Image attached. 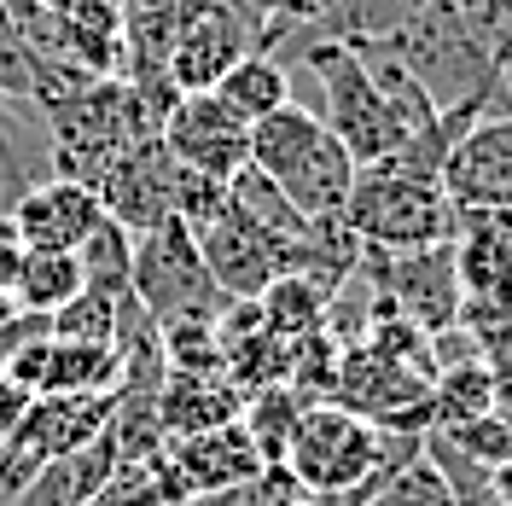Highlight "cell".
<instances>
[{"instance_id": "obj_23", "label": "cell", "mask_w": 512, "mask_h": 506, "mask_svg": "<svg viewBox=\"0 0 512 506\" xmlns=\"http://www.w3.org/2000/svg\"><path fill=\"white\" fill-rule=\"evenodd\" d=\"M303 408H309V402H303L291 384H262V390H251V396L239 402V425L251 431L262 466H280V460H286V443H291V431H297V419H303Z\"/></svg>"}, {"instance_id": "obj_32", "label": "cell", "mask_w": 512, "mask_h": 506, "mask_svg": "<svg viewBox=\"0 0 512 506\" xmlns=\"http://www.w3.org/2000/svg\"><path fill=\"white\" fill-rule=\"evenodd\" d=\"M187 506H274V466L251 483H233V489H216V495H198Z\"/></svg>"}, {"instance_id": "obj_1", "label": "cell", "mask_w": 512, "mask_h": 506, "mask_svg": "<svg viewBox=\"0 0 512 506\" xmlns=\"http://www.w3.org/2000/svg\"><path fill=\"white\" fill-rule=\"evenodd\" d=\"M419 448L425 437L414 431H379L373 419L338 402H309L286 443L280 472L326 506H367Z\"/></svg>"}, {"instance_id": "obj_16", "label": "cell", "mask_w": 512, "mask_h": 506, "mask_svg": "<svg viewBox=\"0 0 512 506\" xmlns=\"http://www.w3.org/2000/svg\"><path fill=\"white\" fill-rule=\"evenodd\" d=\"M53 175V134L35 99H0V216Z\"/></svg>"}, {"instance_id": "obj_25", "label": "cell", "mask_w": 512, "mask_h": 506, "mask_svg": "<svg viewBox=\"0 0 512 506\" xmlns=\"http://www.w3.org/2000/svg\"><path fill=\"white\" fill-rule=\"evenodd\" d=\"M76 262H82V285L99 291V297H128V262H134V233L123 222H105L76 245Z\"/></svg>"}, {"instance_id": "obj_20", "label": "cell", "mask_w": 512, "mask_h": 506, "mask_svg": "<svg viewBox=\"0 0 512 506\" xmlns=\"http://www.w3.org/2000/svg\"><path fill=\"white\" fill-rule=\"evenodd\" d=\"M210 94L222 99L227 111H239L245 123H262L268 111L291 105V70L280 64V53H245Z\"/></svg>"}, {"instance_id": "obj_9", "label": "cell", "mask_w": 512, "mask_h": 506, "mask_svg": "<svg viewBox=\"0 0 512 506\" xmlns=\"http://www.w3.org/2000/svg\"><path fill=\"white\" fill-rule=\"evenodd\" d=\"M146 466H152V477H158V489L169 506L216 495V489H233V483H251V477L268 472L256 443H251V431L239 419L210 425V431H192V437H169Z\"/></svg>"}, {"instance_id": "obj_37", "label": "cell", "mask_w": 512, "mask_h": 506, "mask_svg": "<svg viewBox=\"0 0 512 506\" xmlns=\"http://www.w3.org/2000/svg\"><path fill=\"white\" fill-rule=\"evenodd\" d=\"M489 477H495V495H501V506H512V454H507V460H501Z\"/></svg>"}, {"instance_id": "obj_29", "label": "cell", "mask_w": 512, "mask_h": 506, "mask_svg": "<svg viewBox=\"0 0 512 506\" xmlns=\"http://www.w3.org/2000/svg\"><path fill=\"white\" fill-rule=\"evenodd\" d=\"M88 506H169V501H163V489L146 460H123L117 472L99 483V495Z\"/></svg>"}, {"instance_id": "obj_19", "label": "cell", "mask_w": 512, "mask_h": 506, "mask_svg": "<svg viewBox=\"0 0 512 506\" xmlns=\"http://www.w3.org/2000/svg\"><path fill=\"white\" fill-rule=\"evenodd\" d=\"M88 76H123V0H47Z\"/></svg>"}, {"instance_id": "obj_21", "label": "cell", "mask_w": 512, "mask_h": 506, "mask_svg": "<svg viewBox=\"0 0 512 506\" xmlns=\"http://www.w3.org/2000/svg\"><path fill=\"white\" fill-rule=\"evenodd\" d=\"M117 373H123L117 344H64V338H53L41 396H111Z\"/></svg>"}, {"instance_id": "obj_31", "label": "cell", "mask_w": 512, "mask_h": 506, "mask_svg": "<svg viewBox=\"0 0 512 506\" xmlns=\"http://www.w3.org/2000/svg\"><path fill=\"white\" fill-rule=\"evenodd\" d=\"M332 6H338V0H274V6H268V24H262V41H256V53H274L291 30L320 24Z\"/></svg>"}, {"instance_id": "obj_24", "label": "cell", "mask_w": 512, "mask_h": 506, "mask_svg": "<svg viewBox=\"0 0 512 506\" xmlns=\"http://www.w3.org/2000/svg\"><path fill=\"white\" fill-rule=\"evenodd\" d=\"M76 291H82V262H76V251H24V268H18V285H12V303L18 309L53 315Z\"/></svg>"}, {"instance_id": "obj_40", "label": "cell", "mask_w": 512, "mask_h": 506, "mask_svg": "<svg viewBox=\"0 0 512 506\" xmlns=\"http://www.w3.org/2000/svg\"><path fill=\"white\" fill-rule=\"evenodd\" d=\"M0 506H6V501H0Z\"/></svg>"}, {"instance_id": "obj_3", "label": "cell", "mask_w": 512, "mask_h": 506, "mask_svg": "<svg viewBox=\"0 0 512 506\" xmlns=\"http://www.w3.org/2000/svg\"><path fill=\"white\" fill-rule=\"evenodd\" d=\"M454 198L443 192L437 175H419L402 163H367L355 169L350 204H344V227L373 251H425V245H448L454 239Z\"/></svg>"}, {"instance_id": "obj_39", "label": "cell", "mask_w": 512, "mask_h": 506, "mask_svg": "<svg viewBox=\"0 0 512 506\" xmlns=\"http://www.w3.org/2000/svg\"><path fill=\"white\" fill-rule=\"evenodd\" d=\"M245 6H251L256 18H262V24H268V6H274V0H245Z\"/></svg>"}, {"instance_id": "obj_17", "label": "cell", "mask_w": 512, "mask_h": 506, "mask_svg": "<svg viewBox=\"0 0 512 506\" xmlns=\"http://www.w3.org/2000/svg\"><path fill=\"white\" fill-rule=\"evenodd\" d=\"M117 466H123V460H117L111 431H99L88 448H76V454H64V460H47L6 506H88L99 495V483L117 472Z\"/></svg>"}, {"instance_id": "obj_27", "label": "cell", "mask_w": 512, "mask_h": 506, "mask_svg": "<svg viewBox=\"0 0 512 506\" xmlns=\"http://www.w3.org/2000/svg\"><path fill=\"white\" fill-rule=\"evenodd\" d=\"M367 506H460V501H454V489L443 483V472L431 466V454L419 448L414 460L390 477V483H384Z\"/></svg>"}, {"instance_id": "obj_35", "label": "cell", "mask_w": 512, "mask_h": 506, "mask_svg": "<svg viewBox=\"0 0 512 506\" xmlns=\"http://www.w3.org/2000/svg\"><path fill=\"white\" fill-rule=\"evenodd\" d=\"M274 506H326V501H315L309 489H297V483H291V477L274 466Z\"/></svg>"}, {"instance_id": "obj_4", "label": "cell", "mask_w": 512, "mask_h": 506, "mask_svg": "<svg viewBox=\"0 0 512 506\" xmlns=\"http://www.w3.org/2000/svg\"><path fill=\"white\" fill-rule=\"evenodd\" d=\"M297 47V64L320 82V123L338 134V146L355 158V169L390 158L402 146V128L390 117V99L379 94L367 59L350 41H326V35H286Z\"/></svg>"}, {"instance_id": "obj_10", "label": "cell", "mask_w": 512, "mask_h": 506, "mask_svg": "<svg viewBox=\"0 0 512 506\" xmlns=\"http://www.w3.org/2000/svg\"><path fill=\"white\" fill-rule=\"evenodd\" d=\"M192 239H198V256H204V268H210V280L227 303H256L286 274V245L268 239L233 198L204 227H192Z\"/></svg>"}, {"instance_id": "obj_42", "label": "cell", "mask_w": 512, "mask_h": 506, "mask_svg": "<svg viewBox=\"0 0 512 506\" xmlns=\"http://www.w3.org/2000/svg\"><path fill=\"white\" fill-rule=\"evenodd\" d=\"M181 506H187V501H181Z\"/></svg>"}, {"instance_id": "obj_5", "label": "cell", "mask_w": 512, "mask_h": 506, "mask_svg": "<svg viewBox=\"0 0 512 506\" xmlns=\"http://www.w3.org/2000/svg\"><path fill=\"white\" fill-rule=\"evenodd\" d=\"M379 47L396 53V64L431 94L437 111H454L466 99H501V88H495V53L448 12L443 0H425L414 18L390 41H379Z\"/></svg>"}, {"instance_id": "obj_11", "label": "cell", "mask_w": 512, "mask_h": 506, "mask_svg": "<svg viewBox=\"0 0 512 506\" xmlns=\"http://www.w3.org/2000/svg\"><path fill=\"white\" fill-rule=\"evenodd\" d=\"M158 140L181 169H198L210 181H233L251 163V123L227 111L216 94H181L158 123Z\"/></svg>"}, {"instance_id": "obj_28", "label": "cell", "mask_w": 512, "mask_h": 506, "mask_svg": "<svg viewBox=\"0 0 512 506\" xmlns=\"http://www.w3.org/2000/svg\"><path fill=\"white\" fill-rule=\"evenodd\" d=\"M0 94L6 99H35V64L24 47V30L12 18V6L0 0Z\"/></svg>"}, {"instance_id": "obj_6", "label": "cell", "mask_w": 512, "mask_h": 506, "mask_svg": "<svg viewBox=\"0 0 512 506\" xmlns=\"http://www.w3.org/2000/svg\"><path fill=\"white\" fill-rule=\"evenodd\" d=\"M128 291L146 315L158 320H222L227 297L216 291L204 256H198V239H192L187 222H158L146 233H134V262H128Z\"/></svg>"}, {"instance_id": "obj_26", "label": "cell", "mask_w": 512, "mask_h": 506, "mask_svg": "<svg viewBox=\"0 0 512 506\" xmlns=\"http://www.w3.org/2000/svg\"><path fill=\"white\" fill-rule=\"evenodd\" d=\"M53 338L64 344H111L117 338V297H99V291H76L70 303L53 309Z\"/></svg>"}, {"instance_id": "obj_30", "label": "cell", "mask_w": 512, "mask_h": 506, "mask_svg": "<svg viewBox=\"0 0 512 506\" xmlns=\"http://www.w3.org/2000/svg\"><path fill=\"white\" fill-rule=\"evenodd\" d=\"M466 332H472V349H478V361L501 379V373H512V309H501V315H478V320H460Z\"/></svg>"}, {"instance_id": "obj_14", "label": "cell", "mask_w": 512, "mask_h": 506, "mask_svg": "<svg viewBox=\"0 0 512 506\" xmlns=\"http://www.w3.org/2000/svg\"><path fill=\"white\" fill-rule=\"evenodd\" d=\"M94 192L111 222H123L128 233H146V227L175 216V158L163 152L158 134H146V140H134L123 158L99 175Z\"/></svg>"}, {"instance_id": "obj_8", "label": "cell", "mask_w": 512, "mask_h": 506, "mask_svg": "<svg viewBox=\"0 0 512 506\" xmlns=\"http://www.w3.org/2000/svg\"><path fill=\"white\" fill-rule=\"evenodd\" d=\"M361 274L373 285V303L414 320L419 332L460 326V274H454V239L425 251H373L361 245Z\"/></svg>"}, {"instance_id": "obj_15", "label": "cell", "mask_w": 512, "mask_h": 506, "mask_svg": "<svg viewBox=\"0 0 512 506\" xmlns=\"http://www.w3.org/2000/svg\"><path fill=\"white\" fill-rule=\"evenodd\" d=\"M12 222H18L24 251H76V245L105 222V204H99L94 187L64 181V175H47L41 187H30L12 204Z\"/></svg>"}, {"instance_id": "obj_13", "label": "cell", "mask_w": 512, "mask_h": 506, "mask_svg": "<svg viewBox=\"0 0 512 506\" xmlns=\"http://www.w3.org/2000/svg\"><path fill=\"white\" fill-rule=\"evenodd\" d=\"M443 192L454 210H512V111H489L443 158Z\"/></svg>"}, {"instance_id": "obj_22", "label": "cell", "mask_w": 512, "mask_h": 506, "mask_svg": "<svg viewBox=\"0 0 512 506\" xmlns=\"http://www.w3.org/2000/svg\"><path fill=\"white\" fill-rule=\"evenodd\" d=\"M495 413V373L483 361H448L431 373V431L489 419Z\"/></svg>"}, {"instance_id": "obj_12", "label": "cell", "mask_w": 512, "mask_h": 506, "mask_svg": "<svg viewBox=\"0 0 512 506\" xmlns=\"http://www.w3.org/2000/svg\"><path fill=\"white\" fill-rule=\"evenodd\" d=\"M256 41H262V18L251 6L245 0H216L210 12H198L187 30L175 35L163 70H169L175 94H210L245 53H256Z\"/></svg>"}, {"instance_id": "obj_34", "label": "cell", "mask_w": 512, "mask_h": 506, "mask_svg": "<svg viewBox=\"0 0 512 506\" xmlns=\"http://www.w3.org/2000/svg\"><path fill=\"white\" fill-rule=\"evenodd\" d=\"M24 408H30V390H18V384L6 379V384H0V443L12 437V425L24 419Z\"/></svg>"}, {"instance_id": "obj_33", "label": "cell", "mask_w": 512, "mask_h": 506, "mask_svg": "<svg viewBox=\"0 0 512 506\" xmlns=\"http://www.w3.org/2000/svg\"><path fill=\"white\" fill-rule=\"evenodd\" d=\"M18 268H24V239H18L12 216H0V291L18 285Z\"/></svg>"}, {"instance_id": "obj_41", "label": "cell", "mask_w": 512, "mask_h": 506, "mask_svg": "<svg viewBox=\"0 0 512 506\" xmlns=\"http://www.w3.org/2000/svg\"><path fill=\"white\" fill-rule=\"evenodd\" d=\"M0 99H6V94H0Z\"/></svg>"}, {"instance_id": "obj_38", "label": "cell", "mask_w": 512, "mask_h": 506, "mask_svg": "<svg viewBox=\"0 0 512 506\" xmlns=\"http://www.w3.org/2000/svg\"><path fill=\"white\" fill-rule=\"evenodd\" d=\"M12 309H18V303H12V291H0V332H6V320H12Z\"/></svg>"}, {"instance_id": "obj_7", "label": "cell", "mask_w": 512, "mask_h": 506, "mask_svg": "<svg viewBox=\"0 0 512 506\" xmlns=\"http://www.w3.org/2000/svg\"><path fill=\"white\" fill-rule=\"evenodd\" d=\"M326 402L373 419L379 431H414V437L431 431V373L373 344H344Z\"/></svg>"}, {"instance_id": "obj_36", "label": "cell", "mask_w": 512, "mask_h": 506, "mask_svg": "<svg viewBox=\"0 0 512 506\" xmlns=\"http://www.w3.org/2000/svg\"><path fill=\"white\" fill-rule=\"evenodd\" d=\"M495 419H501V425H512V373H501V379H495Z\"/></svg>"}, {"instance_id": "obj_18", "label": "cell", "mask_w": 512, "mask_h": 506, "mask_svg": "<svg viewBox=\"0 0 512 506\" xmlns=\"http://www.w3.org/2000/svg\"><path fill=\"white\" fill-rule=\"evenodd\" d=\"M239 384L227 373H163L158 390V419H163V437H192V431H210V425H227L239 419Z\"/></svg>"}, {"instance_id": "obj_2", "label": "cell", "mask_w": 512, "mask_h": 506, "mask_svg": "<svg viewBox=\"0 0 512 506\" xmlns=\"http://www.w3.org/2000/svg\"><path fill=\"white\" fill-rule=\"evenodd\" d=\"M251 169H262L309 222L344 216L350 187H355V158L338 146V134L297 99L268 111L262 123H251Z\"/></svg>"}]
</instances>
